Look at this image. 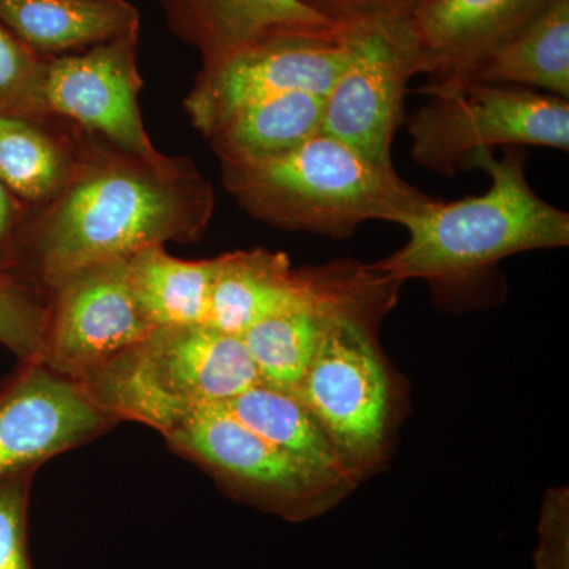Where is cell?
Returning <instances> with one entry per match:
<instances>
[{
    "label": "cell",
    "instance_id": "cell-5",
    "mask_svg": "<svg viewBox=\"0 0 569 569\" xmlns=\"http://www.w3.org/2000/svg\"><path fill=\"white\" fill-rule=\"evenodd\" d=\"M419 92L429 100L407 121L411 156L433 173L452 178L475 153L511 146L569 151V100L475 80Z\"/></svg>",
    "mask_w": 569,
    "mask_h": 569
},
{
    "label": "cell",
    "instance_id": "cell-23",
    "mask_svg": "<svg viewBox=\"0 0 569 569\" xmlns=\"http://www.w3.org/2000/svg\"><path fill=\"white\" fill-rule=\"evenodd\" d=\"M44 70L47 58L0 22V112L33 121L52 118L43 100Z\"/></svg>",
    "mask_w": 569,
    "mask_h": 569
},
{
    "label": "cell",
    "instance_id": "cell-9",
    "mask_svg": "<svg viewBox=\"0 0 569 569\" xmlns=\"http://www.w3.org/2000/svg\"><path fill=\"white\" fill-rule=\"evenodd\" d=\"M348 33H277L216 66L201 67L183 111L206 138L231 112L266 97L291 91L326 97L346 66Z\"/></svg>",
    "mask_w": 569,
    "mask_h": 569
},
{
    "label": "cell",
    "instance_id": "cell-6",
    "mask_svg": "<svg viewBox=\"0 0 569 569\" xmlns=\"http://www.w3.org/2000/svg\"><path fill=\"white\" fill-rule=\"evenodd\" d=\"M383 317L336 318L295 392L359 482L387 458L395 422V391L376 337Z\"/></svg>",
    "mask_w": 569,
    "mask_h": 569
},
{
    "label": "cell",
    "instance_id": "cell-3",
    "mask_svg": "<svg viewBox=\"0 0 569 569\" xmlns=\"http://www.w3.org/2000/svg\"><path fill=\"white\" fill-rule=\"evenodd\" d=\"M224 190L253 219L284 231L347 239L359 224H402L432 197L323 132L276 159L220 163Z\"/></svg>",
    "mask_w": 569,
    "mask_h": 569
},
{
    "label": "cell",
    "instance_id": "cell-4",
    "mask_svg": "<svg viewBox=\"0 0 569 569\" xmlns=\"http://www.w3.org/2000/svg\"><path fill=\"white\" fill-rule=\"evenodd\" d=\"M78 381L116 421L164 436L198 408L227 403L260 377L241 337L201 323L156 326Z\"/></svg>",
    "mask_w": 569,
    "mask_h": 569
},
{
    "label": "cell",
    "instance_id": "cell-19",
    "mask_svg": "<svg viewBox=\"0 0 569 569\" xmlns=\"http://www.w3.org/2000/svg\"><path fill=\"white\" fill-rule=\"evenodd\" d=\"M80 127L52 116L44 121L0 112V179L26 208L47 201L70 178Z\"/></svg>",
    "mask_w": 569,
    "mask_h": 569
},
{
    "label": "cell",
    "instance_id": "cell-7",
    "mask_svg": "<svg viewBox=\"0 0 569 569\" xmlns=\"http://www.w3.org/2000/svg\"><path fill=\"white\" fill-rule=\"evenodd\" d=\"M162 437L224 496L287 522L320 518L351 492L247 429L222 403L198 408Z\"/></svg>",
    "mask_w": 569,
    "mask_h": 569
},
{
    "label": "cell",
    "instance_id": "cell-2",
    "mask_svg": "<svg viewBox=\"0 0 569 569\" xmlns=\"http://www.w3.org/2000/svg\"><path fill=\"white\" fill-rule=\"evenodd\" d=\"M527 149L475 153L467 170L489 176L488 192L458 201L432 198L403 220L408 241L373 271L396 282L426 280L433 291L460 290L511 254L569 244V213L548 203L527 179Z\"/></svg>",
    "mask_w": 569,
    "mask_h": 569
},
{
    "label": "cell",
    "instance_id": "cell-20",
    "mask_svg": "<svg viewBox=\"0 0 569 569\" xmlns=\"http://www.w3.org/2000/svg\"><path fill=\"white\" fill-rule=\"evenodd\" d=\"M467 80L520 86L569 100V0H552Z\"/></svg>",
    "mask_w": 569,
    "mask_h": 569
},
{
    "label": "cell",
    "instance_id": "cell-27",
    "mask_svg": "<svg viewBox=\"0 0 569 569\" xmlns=\"http://www.w3.org/2000/svg\"><path fill=\"white\" fill-rule=\"evenodd\" d=\"M26 206L0 179V266L13 269L14 239L20 230Z\"/></svg>",
    "mask_w": 569,
    "mask_h": 569
},
{
    "label": "cell",
    "instance_id": "cell-10",
    "mask_svg": "<svg viewBox=\"0 0 569 569\" xmlns=\"http://www.w3.org/2000/svg\"><path fill=\"white\" fill-rule=\"evenodd\" d=\"M129 258L82 266L48 288L44 365L81 380L151 331L130 283Z\"/></svg>",
    "mask_w": 569,
    "mask_h": 569
},
{
    "label": "cell",
    "instance_id": "cell-11",
    "mask_svg": "<svg viewBox=\"0 0 569 569\" xmlns=\"http://www.w3.org/2000/svg\"><path fill=\"white\" fill-rule=\"evenodd\" d=\"M140 28L81 52L47 58L43 100L66 119L123 151L157 156L140 108Z\"/></svg>",
    "mask_w": 569,
    "mask_h": 569
},
{
    "label": "cell",
    "instance_id": "cell-16",
    "mask_svg": "<svg viewBox=\"0 0 569 569\" xmlns=\"http://www.w3.org/2000/svg\"><path fill=\"white\" fill-rule=\"evenodd\" d=\"M302 288V269H295L287 253L252 249L219 254L206 325L241 336L293 305Z\"/></svg>",
    "mask_w": 569,
    "mask_h": 569
},
{
    "label": "cell",
    "instance_id": "cell-12",
    "mask_svg": "<svg viewBox=\"0 0 569 569\" xmlns=\"http://www.w3.org/2000/svg\"><path fill=\"white\" fill-rule=\"evenodd\" d=\"M118 425L81 381L44 362L20 361L0 388V477L39 470Z\"/></svg>",
    "mask_w": 569,
    "mask_h": 569
},
{
    "label": "cell",
    "instance_id": "cell-26",
    "mask_svg": "<svg viewBox=\"0 0 569 569\" xmlns=\"http://www.w3.org/2000/svg\"><path fill=\"white\" fill-rule=\"evenodd\" d=\"M336 24L346 29L366 28L406 20L422 0H305Z\"/></svg>",
    "mask_w": 569,
    "mask_h": 569
},
{
    "label": "cell",
    "instance_id": "cell-22",
    "mask_svg": "<svg viewBox=\"0 0 569 569\" xmlns=\"http://www.w3.org/2000/svg\"><path fill=\"white\" fill-rule=\"evenodd\" d=\"M47 329V291L0 266V346L20 361L43 362Z\"/></svg>",
    "mask_w": 569,
    "mask_h": 569
},
{
    "label": "cell",
    "instance_id": "cell-18",
    "mask_svg": "<svg viewBox=\"0 0 569 569\" xmlns=\"http://www.w3.org/2000/svg\"><path fill=\"white\" fill-rule=\"evenodd\" d=\"M222 406L247 429L321 477L351 490L359 485L323 427L293 392L258 383Z\"/></svg>",
    "mask_w": 569,
    "mask_h": 569
},
{
    "label": "cell",
    "instance_id": "cell-1",
    "mask_svg": "<svg viewBox=\"0 0 569 569\" xmlns=\"http://www.w3.org/2000/svg\"><path fill=\"white\" fill-rule=\"evenodd\" d=\"M216 208L212 183L186 156L142 157L80 129L70 178L26 208L13 271L44 291L82 266L149 246L193 244Z\"/></svg>",
    "mask_w": 569,
    "mask_h": 569
},
{
    "label": "cell",
    "instance_id": "cell-13",
    "mask_svg": "<svg viewBox=\"0 0 569 569\" xmlns=\"http://www.w3.org/2000/svg\"><path fill=\"white\" fill-rule=\"evenodd\" d=\"M552 0H422L403 20L417 44L422 88L463 81L478 63L515 39Z\"/></svg>",
    "mask_w": 569,
    "mask_h": 569
},
{
    "label": "cell",
    "instance_id": "cell-24",
    "mask_svg": "<svg viewBox=\"0 0 569 569\" xmlns=\"http://www.w3.org/2000/svg\"><path fill=\"white\" fill-rule=\"evenodd\" d=\"M37 471L31 468L0 477V569H33L28 515Z\"/></svg>",
    "mask_w": 569,
    "mask_h": 569
},
{
    "label": "cell",
    "instance_id": "cell-21",
    "mask_svg": "<svg viewBox=\"0 0 569 569\" xmlns=\"http://www.w3.org/2000/svg\"><path fill=\"white\" fill-rule=\"evenodd\" d=\"M216 271L217 257L182 260L160 244L129 258L134 298L153 328L206 323Z\"/></svg>",
    "mask_w": 569,
    "mask_h": 569
},
{
    "label": "cell",
    "instance_id": "cell-15",
    "mask_svg": "<svg viewBox=\"0 0 569 569\" xmlns=\"http://www.w3.org/2000/svg\"><path fill=\"white\" fill-rule=\"evenodd\" d=\"M0 22L43 58L84 51L141 28L129 0H0Z\"/></svg>",
    "mask_w": 569,
    "mask_h": 569
},
{
    "label": "cell",
    "instance_id": "cell-25",
    "mask_svg": "<svg viewBox=\"0 0 569 569\" xmlns=\"http://www.w3.org/2000/svg\"><path fill=\"white\" fill-rule=\"evenodd\" d=\"M535 569H569V493L550 489L542 500L538 522Z\"/></svg>",
    "mask_w": 569,
    "mask_h": 569
},
{
    "label": "cell",
    "instance_id": "cell-17",
    "mask_svg": "<svg viewBox=\"0 0 569 569\" xmlns=\"http://www.w3.org/2000/svg\"><path fill=\"white\" fill-rule=\"evenodd\" d=\"M325 97L291 91L231 112L206 140L220 163H258L293 151L320 133Z\"/></svg>",
    "mask_w": 569,
    "mask_h": 569
},
{
    "label": "cell",
    "instance_id": "cell-14",
    "mask_svg": "<svg viewBox=\"0 0 569 569\" xmlns=\"http://www.w3.org/2000/svg\"><path fill=\"white\" fill-rule=\"evenodd\" d=\"M170 31L211 67L277 33L342 36L305 0H157Z\"/></svg>",
    "mask_w": 569,
    "mask_h": 569
},
{
    "label": "cell",
    "instance_id": "cell-8",
    "mask_svg": "<svg viewBox=\"0 0 569 569\" xmlns=\"http://www.w3.org/2000/svg\"><path fill=\"white\" fill-rule=\"evenodd\" d=\"M425 74V62L406 22L351 29L346 66L325 97L321 130L367 162L395 170L391 151L406 121L408 82Z\"/></svg>",
    "mask_w": 569,
    "mask_h": 569
}]
</instances>
